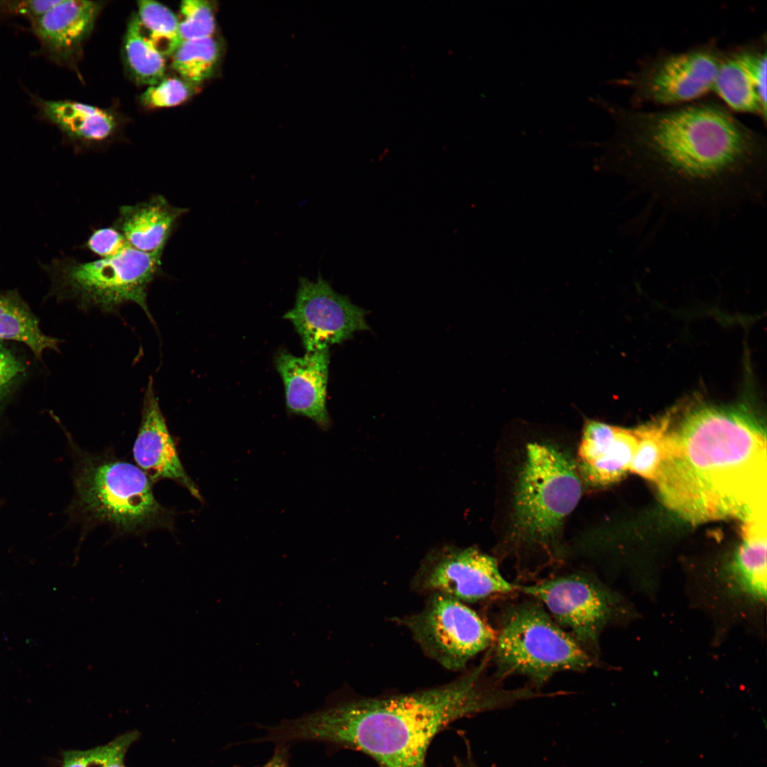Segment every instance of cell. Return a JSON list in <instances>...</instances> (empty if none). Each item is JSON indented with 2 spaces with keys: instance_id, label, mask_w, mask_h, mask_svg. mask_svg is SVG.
Returning <instances> with one entry per match:
<instances>
[{
  "instance_id": "cell-20",
  "label": "cell",
  "mask_w": 767,
  "mask_h": 767,
  "mask_svg": "<svg viewBox=\"0 0 767 767\" xmlns=\"http://www.w3.org/2000/svg\"><path fill=\"white\" fill-rule=\"evenodd\" d=\"M42 110L48 119L72 139L95 143L114 132L116 121L107 110L72 101H45Z\"/></svg>"
},
{
  "instance_id": "cell-14",
  "label": "cell",
  "mask_w": 767,
  "mask_h": 767,
  "mask_svg": "<svg viewBox=\"0 0 767 767\" xmlns=\"http://www.w3.org/2000/svg\"><path fill=\"white\" fill-rule=\"evenodd\" d=\"M133 457L137 466L153 482L170 479L188 490L200 502H204L199 488L187 474L160 408L150 378L142 406L141 421L133 447Z\"/></svg>"
},
{
  "instance_id": "cell-8",
  "label": "cell",
  "mask_w": 767,
  "mask_h": 767,
  "mask_svg": "<svg viewBox=\"0 0 767 767\" xmlns=\"http://www.w3.org/2000/svg\"><path fill=\"white\" fill-rule=\"evenodd\" d=\"M723 50L711 40L680 51H660L642 59L619 84L631 90L633 108L687 104L712 92Z\"/></svg>"
},
{
  "instance_id": "cell-1",
  "label": "cell",
  "mask_w": 767,
  "mask_h": 767,
  "mask_svg": "<svg viewBox=\"0 0 767 767\" xmlns=\"http://www.w3.org/2000/svg\"><path fill=\"white\" fill-rule=\"evenodd\" d=\"M604 104L615 125L613 154L673 190L717 194L765 166L766 136L721 102L700 99L660 110Z\"/></svg>"
},
{
  "instance_id": "cell-35",
  "label": "cell",
  "mask_w": 767,
  "mask_h": 767,
  "mask_svg": "<svg viewBox=\"0 0 767 767\" xmlns=\"http://www.w3.org/2000/svg\"><path fill=\"white\" fill-rule=\"evenodd\" d=\"M0 10H2V1H0Z\"/></svg>"
},
{
  "instance_id": "cell-9",
  "label": "cell",
  "mask_w": 767,
  "mask_h": 767,
  "mask_svg": "<svg viewBox=\"0 0 767 767\" xmlns=\"http://www.w3.org/2000/svg\"><path fill=\"white\" fill-rule=\"evenodd\" d=\"M418 613L397 619L431 659L447 670H464L477 654L491 647L496 631L465 603L431 593Z\"/></svg>"
},
{
  "instance_id": "cell-34",
  "label": "cell",
  "mask_w": 767,
  "mask_h": 767,
  "mask_svg": "<svg viewBox=\"0 0 767 767\" xmlns=\"http://www.w3.org/2000/svg\"><path fill=\"white\" fill-rule=\"evenodd\" d=\"M124 758H120L113 761L112 763H111L107 767H126L124 763Z\"/></svg>"
},
{
  "instance_id": "cell-22",
  "label": "cell",
  "mask_w": 767,
  "mask_h": 767,
  "mask_svg": "<svg viewBox=\"0 0 767 767\" xmlns=\"http://www.w3.org/2000/svg\"><path fill=\"white\" fill-rule=\"evenodd\" d=\"M124 53L126 66L137 82L152 86L164 78L165 57L148 39L136 14L128 24Z\"/></svg>"
},
{
  "instance_id": "cell-28",
  "label": "cell",
  "mask_w": 767,
  "mask_h": 767,
  "mask_svg": "<svg viewBox=\"0 0 767 767\" xmlns=\"http://www.w3.org/2000/svg\"><path fill=\"white\" fill-rule=\"evenodd\" d=\"M178 18L181 42L214 36L216 21L213 7L209 1H183Z\"/></svg>"
},
{
  "instance_id": "cell-4",
  "label": "cell",
  "mask_w": 767,
  "mask_h": 767,
  "mask_svg": "<svg viewBox=\"0 0 767 767\" xmlns=\"http://www.w3.org/2000/svg\"><path fill=\"white\" fill-rule=\"evenodd\" d=\"M75 498L70 512L85 530L100 524L120 534L173 528L174 513L156 499L153 482L138 466L106 453H89L72 444Z\"/></svg>"
},
{
  "instance_id": "cell-25",
  "label": "cell",
  "mask_w": 767,
  "mask_h": 767,
  "mask_svg": "<svg viewBox=\"0 0 767 767\" xmlns=\"http://www.w3.org/2000/svg\"><path fill=\"white\" fill-rule=\"evenodd\" d=\"M670 415L634 428L637 444L629 472L651 482L655 477L663 455L664 438Z\"/></svg>"
},
{
  "instance_id": "cell-21",
  "label": "cell",
  "mask_w": 767,
  "mask_h": 767,
  "mask_svg": "<svg viewBox=\"0 0 767 767\" xmlns=\"http://www.w3.org/2000/svg\"><path fill=\"white\" fill-rule=\"evenodd\" d=\"M0 341L19 342L38 360L45 351H58L60 343L42 331L40 320L16 290H0Z\"/></svg>"
},
{
  "instance_id": "cell-27",
  "label": "cell",
  "mask_w": 767,
  "mask_h": 767,
  "mask_svg": "<svg viewBox=\"0 0 767 767\" xmlns=\"http://www.w3.org/2000/svg\"><path fill=\"white\" fill-rule=\"evenodd\" d=\"M29 363L16 347L0 341V415L29 374Z\"/></svg>"
},
{
  "instance_id": "cell-6",
  "label": "cell",
  "mask_w": 767,
  "mask_h": 767,
  "mask_svg": "<svg viewBox=\"0 0 767 767\" xmlns=\"http://www.w3.org/2000/svg\"><path fill=\"white\" fill-rule=\"evenodd\" d=\"M161 257L128 247L114 256L94 261L57 259L44 267L50 279L48 296L73 301L85 310L97 308L107 312L133 303L153 322L147 296L151 283L163 275Z\"/></svg>"
},
{
  "instance_id": "cell-7",
  "label": "cell",
  "mask_w": 767,
  "mask_h": 767,
  "mask_svg": "<svg viewBox=\"0 0 767 767\" xmlns=\"http://www.w3.org/2000/svg\"><path fill=\"white\" fill-rule=\"evenodd\" d=\"M575 462L560 449L530 443L514 499L513 531L518 540L547 545L582 495Z\"/></svg>"
},
{
  "instance_id": "cell-11",
  "label": "cell",
  "mask_w": 767,
  "mask_h": 767,
  "mask_svg": "<svg viewBox=\"0 0 767 767\" xmlns=\"http://www.w3.org/2000/svg\"><path fill=\"white\" fill-rule=\"evenodd\" d=\"M416 591L440 593L463 603L518 591L501 575L495 558L477 548L443 546L430 552L413 580Z\"/></svg>"
},
{
  "instance_id": "cell-18",
  "label": "cell",
  "mask_w": 767,
  "mask_h": 767,
  "mask_svg": "<svg viewBox=\"0 0 767 767\" xmlns=\"http://www.w3.org/2000/svg\"><path fill=\"white\" fill-rule=\"evenodd\" d=\"M101 8L98 1L62 0L33 21L35 33L52 58L69 60L91 33Z\"/></svg>"
},
{
  "instance_id": "cell-13",
  "label": "cell",
  "mask_w": 767,
  "mask_h": 767,
  "mask_svg": "<svg viewBox=\"0 0 767 767\" xmlns=\"http://www.w3.org/2000/svg\"><path fill=\"white\" fill-rule=\"evenodd\" d=\"M730 111L766 122V38L724 49L712 90Z\"/></svg>"
},
{
  "instance_id": "cell-24",
  "label": "cell",
  "mask_w": 767,
  "mask_h": 767,
  "mask_svg": "<svg viewBox=\"0 0 767 767\" xmlns=\"http://www.w3.org/2000/svg\"><path fill=\"white\" fill-rule=\"evenodd\" d=\"M137 4L136 16L144 33L162 55L171 56L181 43L178 17L157 1L141 0Z\"/></svg>"
},
{
  "instance_id": "cell-10",
  "label": "cell",
  "mask_w": 767,
  "mask_h": 767,
  "mask_svg": "<svg viewBox=\"0 0 767 767\" xmlns=\"http://www.w3.org/2000/svg\"><path fill=\"white\" fill-rule=\"evenodd\" d=\"M518 591L543 604L551 617L590 656L596 655L602 630L619 613L617 597L591 576L572 574L521 587Z\"/></svg>"
},
{
  "instance_id": "cell-29",
  "label": "cell",
  "mask_w": 767,
  "mask_h": 767,
  "mask_svg": "<svg viewBox=\"0 0 767 767\" xmlns=\"http://www.w3.org/2000/svg\"><path fill=\"white\" fill-rule=\"evenodd\" d=\"M195 87L180 77H164L158 84L149 86L141 95L140 100L147 108L172 107L187 100L192 95Z\"/></svg>"
},
{
  "instance_id": "cell-15",
  "label": "cell",
  "mask_w": 767,
  "mask_h": 767,
  "mask_svg": "<svg viewBox=\"0 0 767 767\" xmlns=\"http://www.w3.org/2000/svg\"><path fill=\"white\" fill-rule=\"evenodd\" d=\"M330 356L329 349L306 352L303 357L281 350L275 359L288 413L307 417L322 430L331 423L326 407Z\"/></svg>"
},
{
  "instance_id": "cell-12",
  "label": "cell",
  "mask_w": 767,
  "mask_h": 767,
  "mask_svg": "<svg viewBox=\"0 0 767 767\" xmlns=\"http://www.w3.org/2000/svg\"><path fill=\"white\" fill-rule=\"evenodd\" d=\"M366 311L353 304L319 275L316 281L300 277L294 307L284 318L293 325L306 352L329 349L368 330Z\"/></svg>"
},
{
  "instance_id": "cell-3",
  "label": "cell",
  "mask_w": 767,
  "mask_h": 767,
  "mask_svg": "<svg viewBox=\"0 0 767 767\" xmlns=\"http://www.w3.org/2000/svg\"><path fill=\"white\" fill-rule=\"evenodd\" d=\"M490 657L446 684L413 692L342 702L272 729L279 743L317 740L360 751L381 767H425L428 747L463 717L529 700L528 688L505 689L486 676Z\"/></svg>"
},
{
  "instance_id": "cell-26",
  "label": "cell",
  "mask_w": 767,
  "mask_h": 767,
  "mask_svg": "<svg viewBox=\"0 0 767 767\" xmlns=\"http://www.w3.org/2000/svg\"><path fill=\"white\" fill-rule=\"evenodd\" d=\"M138 736L137 731H131L92 749L65 751L62 767H107L113 761L124 758L129 747Z\"/></svg>"
},
{
  "instance_id": "cell-17",
  "label": "cell",
  "mask_w": 767,
  "mask_h": 767,
  "mask_svg": "<svg viewBox=\"0 0 767 767\" xmlns=\"http://www.w3.org/2000/svg\"><path fill=\"white\" fill-rule=\"evenodd\" d=\"M188 210L172 205L163 195L119 207L112 226L119 230L130 247L163 256L173 234Z\"/></svg>"
},
{
  "instance_id": "cell-19",
  "label": "cell",
  "mask_w": 767,
  "mask_h": 767,
  "mask_svg": "<svg viewBox=\"0 0 767 767\" xmlns=\"http://www.w3.org/2000/svg\"><path fill=\"white\" fill-rule=\"evenodd\" d=\"M766 515L743 522L742 541L729 568L727 587L756 602L766 597Z\"/></svg>"
},
{
  "instance_id": "cell-5",
  "label": "cell",
  "mask_w": 767,
  "mask_h": 767,
  "mask_svg": "<svg viewBox=\"0 0 767 767\" xmlns=\"http://www.w3.org/2000/svg\"><path fill=\"white\" fill-rule=\"evenodd\" d=\"M492 646L497 679L520 675L528 678L536 687L556 673L585 671L594 664L592 656L538 601L507 607Z\"/></svg>"
},
{
  "instance_id": "cell-32",
  "label": "cell",
  "mask_w": 767,
  "mask_h": 767,
  "mask_svg": "<svg viewBox=\"0 0 767 767\" xmlns=\"http://www.w3.org/2000/svg\"><path fill=\"white\" fill-rule=\"evenodd\" d=\"M258 767H289L288 753L284 745L278 746L271 759L263 765Z\"/></svg>"
},
{
  "instance_id": "cell-16",
  "label": "cell",
  "mask_w": 767,
  "mask_h": 767,
  "mask_svg": "<svg viewBox=\"0 0 767 767\" xmlns=\"http://www.w3.org/2000/svg\"><path fill=\"white\" fill-rule=\"evenodd\" d=\"M636 444L634 429L588 421L578 450L580 476L593 486L619 481L629 472Z\"/></svg>"
},
{
  "instance_id": "cell-2",
  "label": "cell",
  "mask_w": 767,
  "mask_h": 767,
  "mask_svg": "<svg viewBox=\"0 0 767 767\" xmlns=\"http://www.w3.org/2000/svg\"><path fill=\"white\" fill-rule=\"evenodd\" d=\"M660 499L693 524L766 514V435L743 408L704 406L670 417L652 480Z\"/></svg>"
},
{
  "instance_id": "cell-23",
  "label": "cell",
  "mask_w": 767,
  "mask_h": 767,
  "mask_svg": "<svg viewBox=\"0 0 767 767\" xmlns=\"http://www.w3.org/2000/svg\"><path fill=\"white\" fill-rule=\"evenodd\" d=\"M173 69L194 86L209 79L221 57V47L214 37L181 42L171 55Z\"/></svg>"
},
{
  "instance_id": "cell-33",
  "label": "cell",
  "mask_w": 767,
  "mask_h": 767,
  "mask_svg": "<svg viewBox=\"0 0 767 767\" xmlns=\"http://www.w3.org/2000/svg\"><path fill=\"white\" fill-rule=\"evenodd\" d=\"M454 767H477V766L469 758L455 761Z\"/></svg>"
},
{
  "instance_id": "cell-30",
  "label": "cell",
  "mask_w": 767,
  "mask_h": 767,
  "mask_svg": "<svg viewBox=\"0 0 767 767\" xmlns=\"http://www.w3.org/2000/svg\"><path fill=\"white\" fill-rule=\"evenodd\" d=\"M82 247L102 259L114 256L130 246L121 233L111 225L93 229Z\"/></svg>"
},
{
  "instance_id": "cell-31",
  "label": "cell",
  "mask_w": 767,
  "mask_h": 767,
  "mask_svg": "<svg viewBox=\"0 0 767 767\" xmlns=\"http://www.w3.org/2000/svg\"><path fill=\"white\" fill-rule=\"evenodd\" d=\"M62 0L3 1L2 10L28 17L32 21L40 18Z\"/></svg>"
}]
</instances>
